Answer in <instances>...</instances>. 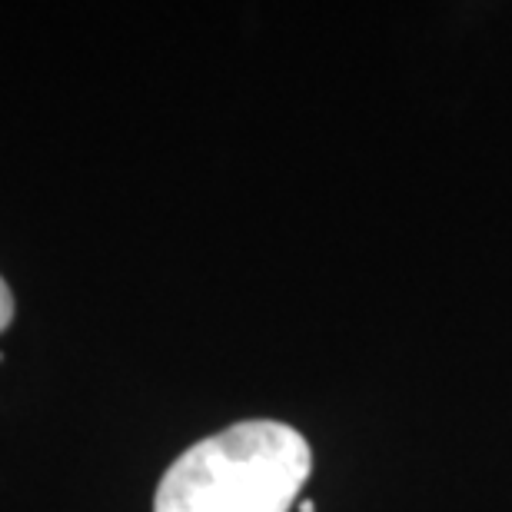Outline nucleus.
I'll return each mask as SVG.
<instances>
[{
	"instance_id": "2",
	"label": "nucleus",
	"mask_w": 512,
	"mask_h": 512,
	"mask_svg": "<svg viewBox=\"0 0 512 512\" xmlns=\"http://www.w3.org/2000/svg\"><path fill=\"white\" fill-rule=\"evenodd\" d=\"M10 320H14V293H10V286L0 276V333L7 330Z\"/></svg>"
},
{
	"instance_id": "1",
	"label": "nucleus",
	"mask_w": 512,
	"mask_h": 512,
	"mask_svg": "<svg viewBox=\"0 0 512 512\" xmlns=\"http://www.w3.org/2000/svg\"><path fill=\"white\" fill-rule=\"evenodd\" d=\"M310 466L293 426L247 419L190 446L163 473L153 512H290Z\"/></svg>"
},
{
	"instance_id": "3",
	"label": "nucleus",
	"mask_w": 512,
	"mask_h": 512,
	"mask_svg": "<svg viewBox=\"0 0 512 512\" xmlns=\"http://www.w3.org/2000/svg\"><path fill=\"white\" fill-rule=\"evenodd\" d=\"M313 509H316V506H313V503H310V499H306V503H303V506H300V512H313Z\"/></svg>"
}]
</instances>
